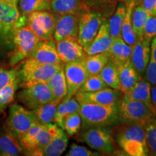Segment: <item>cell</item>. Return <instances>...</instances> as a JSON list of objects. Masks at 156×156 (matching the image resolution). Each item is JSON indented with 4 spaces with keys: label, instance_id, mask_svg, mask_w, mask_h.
Listing matches in <instances>:
<instances>
[{
    "label": "cell",
    "instance_id": "35",
    "mask_svg": "<svg viewBox=\"0 0 156 156\" xmlns=\"http://www.w3.org/2000/svg\"><path fill=\"white\" fill-rule=\"evenodd\" d=\"M82 123L83 122L80 113H74L66 117L64 120L62 129L66 132L67 135L73 136L80 131Z\"/></svg>",
    "mask_w": 156,
    "mask_h": 156
},
{
    "label": "cell",
    "instance_id": "37",
    "mask_svg": "<svg viewBox=\"0 0 156 156\" xmlns=\"http://www.w3.org/2000/svg\"><path fill=\"white\" fill-rule=\"evenodd\" d=\"M156 37V15H149L144 26L143 38L151 41Z\"/></svg>",
    "mask_w": 156,
    "mask_h": 156
},
{
    "label": "cell",
    "instance_id": "38",
    "mask_svg": "<svg viewBox=\"0 0 156 156\" xmlns=\"http://www.w3.org/2000/svg\"><path fill=\"white\" fill-rule=\"evenodd\" d=\"M67 156H96L99 155L98 153L90 151L83 145H77L75 143L72 144L68 153Z\"/></svg>",
    "mask_w": 156,
    "mask_h": 156
},
{
    "label": "cell",
    "instance_id": "22",
    "mask_svg": "<svg viewBox=\"0 0 156 156\" xmlns=\"http://www.w3.org/2000/svg\"><path fill=\"white\" fill-rule=\"evenodd\" d=\"M68 145V136L64 130L58 128L56 133L44 148V155L58 156L65 151Z\"/></svg>",
    "mask_w": 156,
    "mask_h": 156
},
{
    "label": "cell",
    "instance_id": "18",
    "mask_svg": "<svg viewBox=\"0 0 156 156\" xmlns=\"http://www.w3.org/2000/svg\"><path fill=\"white\" fill-rule=\"evenodd\" d=\"M118 70L120 90L123 94H126L141 80V75L138 73L130 61L118 66Z\"/></svg>",
    "mask_w": 156,
    "mask_h": 156
},
{
    "label": "cell",
    "instance_id": "28",
    "mask_svg": "<svg viewBox=\"0 0 156 156\" xmlns=\"http://www.w3.org/2000/svg\"><path fill=\"white\" fill-rule=\"evenodd\" d=\"M80 0H51V9L58 16L69 13L79 12Z\"/></svg>",
    "mask_w": 156,
    "mask_h": 156
},
{
    "label": "cell",
    "instance_id": "15",
    "mask_svg": "<svg viewBox=\"0 0 156 156\" xmlns=\"http://www.w3.org/2000/svg\"><path fill=\"white\" fill-rule=\"evenodd\" d=\"M28 57L41 64H63L58 56L53 38L40 41Z\"/></svg>",
    "mask_w": 156,
    "mask_h": 156
},
{
    "label": "cell",
    "instance_id": "13",
    "mask_svg": "<svg viewBox=\"0 0 156 156\" xmlns=\"http://www.w3.org/2000/svg\"><path fill=\"white\" fill-rule=\"evenodd\" d=\"M75 99L80 103L109 105L119 103L120 90L106 87L94 92H77Z\"/></svg>",
    "mask_w": 156,
    "mask_h": 156
},
{
    "label": "cell",
    "instance_id": "6",
    "mask_svg": "<svg viewBox=\"0 0 156 156\" xmlns=\"http://www.w3.org/2000/svg\"><path fill=\"white\" fill-rule=\"evenodd\" d=\"M80 140L97 152L111 153L115 150V142L106 126H91L81 134Z\"/></svg>",
    "mask_w": 156,
    "mask_h": 156
},
{
    "label": "cell",
    "instance_id": "14",
    "mask_svg": "<svg viewBox=\"0 0 156 156\" xmlns=\"http://www.w3.org/2000/svg\"><path fill=\"white\" fill-rule=\"evenodd\" d=\"M55 43L58 56L63 64L83 60L87 56L77 38H65Z\"/></svg>",
    "mask_w": 156,
    "mask_h": 156
},
{
    "label": "cell",
    "instance_id": "33",
    "mask_svg": "<svg viewBox=\"0 0 156 156\" xmlns=\"http://www.w3.org/2000/svg\"><path fill=\"white\" fill-rule=\"evenodd\" d=\"M145 129L146 142L150 155L156 156V118L150 119L143 124Z\"/></svg>",
    "mask_w": 156,
    "mask_h": 156
},
{
    "label": "cell",
    "instance_id": "21",
    "mask_svg": "<svg viewBox=\"0 0 156 156\" xmlns=\"http://www.w3.org/2000/svg\"><path fill=\"white\" fill-rule=\"evenodd\" d=\"M151 86L152 85L148 81L140 80L129 92L124 94V95L132 100L145 103L147 106L153 109L155 114L151 101Z\"/></svg>",
    "mask_w": 156,
    "mask_h": 156
},
{
    "label": "cell",
    "instance_id": "36",
    "mask_svg": "<svg viewBox=\"0 0 156 156\" xmlns=\"http://www.w3.org/2000/svg\"><path fill=\"white\" fill-rule=\"evenodd\" d=\"M108 87L104 83L100 74L88 75L78 92H94Z\"/></svg>",
    "mask_w": 156,
    "mask_h": 156
},
{
    "label": "cell",
    "instance_id": "5",
    "mask_svg": "<svg viewBox=\"0 0 156 156\" xmlns=\"http://www.w3.org/2000/svg\"><path fill=\"white\" fill-rule=\"evenodd\" d=\"M40 41L28 26L23 25L17 29L13 38L14 50L11 54V65H15L28 57Z\"/></svg>",
    "mask_w": 156,
    "mask_h": 156
},
{
    "label": "cell",
    "instance_id": "25",
    "mask_svg": "<svg viewBox=\"0 0 156 156\" xmlns=\"http://www.w3.org/2000/svg\"><path fill=\"white\" fill-rule=\"evenodd\" d=\"M58 103L56 101H51L33 109L32 112L38 124L46 125L54 123Z\"/></svg>",
    "mask_w": 156,
    "mask_h": 156
},
{
    "label": "cell",
    "instance_id": "29",
    "mask_svg": "<svg viewBox=\"0 0 156 156\" xmlns=\"http://www.w3.org/2000/svg\"><path fill=\"white\" fill-rule=\"evenodd\" d=\"M100 75L108 87L120 90L118 67L112 60H109L106 66L101 70Z\"/></svg>",
    "mask_w": 156,
    "mask_h": 156
},
{
    "label": "cell",
    "instance_id": "24",
    "mask_svg": "<svg viewBox=\"0 0 156 156\" xmlns=\"http://www.w3.org/2000/svg\"><path fill=\"white\" fill-rule=\"evenodd\" d=\"M110 58L108 52L87 55L83 59L87 73L89 75L100 74L101 70L108 63Z\"/></svg>",
    "mask_w": 156,
    "mask_h": 156
},
{
    "label": "cell",
    "instance_id": "7",
    "mask_svg": "<svg viewBox=\"0 0 156 156\" xmlns=\"http://www.w3.org/2000/svg\"><path fill=\"white\" fill-rule=\"evenodd\" d=\"M119 119L124 121L144 123L155 116L153 109L145 103L132 100L123 95L122 100L119 103Z\"/></svg>",
    "mask_w": 156,
    "mask_h": 156
},
{
    "label": "cell",
    "instance_id": "23",
    "mask_svg": "<svg viewBox=\"0 0 156 156\" xmlns=\"http://www.w3.org/2000/svg\"><path fill=\"white\" fill-rule=\"evenodd\" d=\"M80 103L76 100L75 97L71 98L68 100H63L58 104L57 111L54 118V123L58 127L62 129L63 122L66 117L74 113L79 112Z\"/></svg>",
    "mask_w": 156,
    "mask_h": 156
},
{
    "label": "cell",
    "instance_id": "8",
    "mask_svg": "<svg viewBox=\"0 0 156 156\" xmlns=\"http://www.w3.org/2000/svg\"><path fill=\"white\" fill-rule=\"evenodd\" d=\"M28 26L41 41L53 38L56 18L47 10L36 11L28 15Z\"/></svg>",
    "mask_w": 156,
    "mask_h": 156
},
{
    "label": "cell",
    "instance_id": "42",
    "mask_svg": "<svg viewBox=\"0 0 156 156\" xmlns=\"http://www.w3.org/2000/svg\"><path fill=\"white\" fill-rule=\"evenodd\" d=\"M151 57L156 62V37L151 41Z\"/></svg>",
    "mask_w": 156,
    "mask_h": 156
},
{
    "label": "cell",
    "instance_id": "16",
    "mask_svg": "<svg viewBox=\"0 0 156 156\" xmlns=\"http://www.w3.org/2000/svg\"><path fill=\"white\" fill-rule=\"evenodd\" d=\"M151 41L142 38L137 39L132 47L130 62L141 76L145 74L151 58Z\"/></svg>",
    "mask_w": 156,
    "mask_h": 156
},
{
    "label": "cell",
    "instance_id": "2",
    "mask_svg": "<svg viewBox=\"0 0 156 156\" xmlns=\"http://www.w3.org/2000/svg\"><path fill=\"white\" fill-rule=\"evenodd\" d=\"M64 64H41L27 57L21 64L17 78L21 87H26L41 83H47Z\"/></svg>",
    "mask_w": 156,
    "mask_h": 156
},
{
    "label": "cell",
    "instance_id": "32",
    "mask_svg": "<svg viewBox=\"0 0 156 156\" xmlns=\"http://www.w3.org/2000/svg\"><path fill=\"white\" fill-rule=\"evenodd\" d=\"M58 126L55 124H48L46 125H42L36 138V149H41L44 151V148L51 141L54 134L56 133Z\"/></svg>",
    "mask_w": 156,
    "mask_h": 156
},
{
    "label": "cell",
    "instance_id": "31",
    "mask_svg": "<svg viewBox=\"0 0 156 156\" xmlns=\"http://www.w3.org/2000/svg\"><path fill=\"white\" fill-rule=\"evenodd\" d=\"M51 0H20V14L24 16L36 11L47 10L51 8Z\"/></svg>",
    "mask_w": 156,
    "mask_h": 156
},
{
    "label": "cell",
    "instance_id": "11",
    "mask_svg": "<svg viewBox=\"0 0 156 156\" xmlns=\"http://www.w3.org/2000/svg\"><path fill=\"white\" fill-rule=\"evenodd\" d=\"M64 71L67 82V93L63 100H68L75 96L89 75L83 60L64 64Z\"/></svg>",
    "mask_w": 156,
    "mask_h": 156
},
{
    "label": "cell",
    "instance_id": "34",
    "mask_svg": "<svg viewBox=\"0 0 156 156\" xmlns=\"http://www.w3.org/2000/svg\"><path fill=\"white\" fill-rule=\"evenodd\" d=\"M18 86L17 78L11 81L2 88L0 89V112L4 111L14 99L15 91Z\"/></svg>",
    "mask_w": 156,
    "mask_h": 156
},
{
    "label": "cell",
    "instance_id": "10",
    "mask_svg": "<svg viewBox=\"0 0 156 156\" xmlns=\"http://www.w3.org/2000/svg\"><path fill=\"white\" fill-rule=\"evenodd\" d=\"M18 100L29 109H35L54 100L51 91L46 83H41L24 87L18 93Z\"/></svg>",
    "mask_w": 156,
    "mask_h": 156
},
{
    "label": "cell",
    "instance_id": "12",
    "mask_svg": "<svg viewBox=\"0 0 156 156\" xmlns=\"http://www.w3.org/2000/svg\"><path fill=\"white\" fill-rule=\"evenodd\" d=\"M80 12L59 15L56 18L53 34L54 41L57 42L68 38H77Z\"/></svg>",
    "mask_w": 156,
    "mask_h": 156
},
{
    "label": "cell",
    "instance_id": "20",
    "mask_svg": "<svg viewBox=\"0 0 156 156\" xmlns=\"http://www.w3.org/2000/svg\"><path fill=\"white\" fill-rule=\"evenodd\" d=\"M47 85L53 95V101L60 103L67 93V86L64 75V66L54 74L47 83Z\"/></svg>",
    "mask_w": 156,
    "mask_h": 156
},
{
    "label": "cell",
    "instance_id": "41",
    "mask_svg": "<svg viewBox=\"0 0 156 156\" xmlns=\"http://www.w3.org/2000/svg\"><path fill=\"white\" fill-rule=\"evenodd\" d=\"M141 5L149 15H156V0H141Z\"/></svg>",
    "mask_w": 156,
    "mask_h": 156
},
{
    "label": "cell",
    "instance_id": "17",
    "mask_svg": "<svg viewBox=\"0 0 156 156\" xmlns=\"http://www.w3.org/2000/svg\"><path fill=\"white\" fill-rule=\"evenodd\" d=\"M113 41L114 38L109 30L108 20H104L101 24L95 38L90 44L85 48V51L87 55L106 53L110 49Z\"/></svg>",
    "mask_w": 156,
    "mask_h": 156
},
{
    "label": "cell",
    "instance_id": "19",
    "mask_svg": "<svg viewBox=\"0 0 156 156\" xmlns=\"http://www.w3.org/2000/svg\"><path fill=\"white\" fill-rule=\"evenodd\" d=\"M132 52V46H129L122 38H118L114 39L108 54L110 60L118 67L130 61Z\"/></svg>",
    "mask_w": 156,
    "mask_h": 156
},
{
    "label": "cell",
    "instance_id": "4",
    "mask_svg": "<svg viewBox=\"0 0 156 156\" xmlns=\"http://www.w3.org/2000/svg\"><path fill=\"white\" fill-rule=\"evenodd\" d=\"M38 124L32 111L17 103L10 107L7 122V131L10 135L19 139L20 136Z\"/></svg>",
    "mask_w": 156,
    "mask_h": 156
},
{
    "label": "cell",
    "instance_id": "1",
    "mask_svg": "<svg viewBox=\"0 0 156 156\" xmlns=\"http://www.w3.org/2000/svg\"><path fill=\"white\" fill-rule=\"evenodd\" d=\"M111 134L114 142L130 156L149 155L144 125L136 122L124 121L115 126Z\"/></svg>",
    "mask_w": 156,
    "mask_h": 156
},
{
    "label": "cell",
    "instance_id": "40",
    "mask_svg": "<svg viewBox=\"0 0 156 156\" xmlns=\"http://www.w3.org/2000/svg\"><path fill=\"white\" fill-rule=\"evenodd\" d=\"M145 73L147 81L152 85L156 86V62L153 58H150Z\"/></svg>",
    "mask_w": 156,
    "mask_h": 156
},
{
    "label": "cell",
    "instance_id": "27",
    "mask_svg": "<svg viewBox=\"0 0 156 156\" xmlns=\"http://www.w3.org/2000/svg\"><path fill=\"white\" fill-rule=\"evenodd\" d=\"M148 16L149 14L143 8L141 3L134 6L132 13V24L137 39L143 38L144 26Z\"/></svg>",
    "mask_w": 156,
    "mask_h": 156
},
{
    "label": "cell",
    "instance_id": "30",
    "mask_svg": "<svg viewBox=\"0 0 156 156\" xmlns=\"http://www.w3.org/2000/svg\"><path fill=\"white\" fill-rule=\"evenodd\" d=\"M23 147L17 138L10 134L0 136V155L13 156L19 155Z\"/></svg>",
    "mask_w": 156,
    "mask_h": 156
},
{
    "label": "cell",
    "instance_id": "26",
    "mask_svg": "<svg viewBox=\"0 0 156 156\" xmlns=\"http://www.w3.org/2000/svg\"><path fill=\"white\" fill-rule=\"evenodd\" d=\"M126 15V5L124 2L119 3L116 12L108 20L109 30L113 38H122V28Z\"/></svg>",
    "mask_w": 156,
    "mask_h": 156
},
{
    "label": "cell",
    "instance_id": "39",
    "mask_svg": "<svg viewBox=\"0 0 156 156\" xmlns=\"http://www.w3.org/2000/svg\"><path fill=\"white\" fill-rule=\"evenodd\" d=\"M17 79V71L15 69H5L0 68V89Z\"/></svg>",
    "mask_w": 156,
    "mask_h": 156
},
{
    "label": "cell",
    "instance_id": "43",
    "mask_svg": "<svg viewBox=\"0 0 156 156\" xmlns=\"http://www.w3.org/2000/svg\"><path fill=\"white\" fill-rule=\"evenodd\" d=\"M151 101L156 115V86H151Z\"/></svg>",
    "mask_w": 156,
    "mask_h": 156
},
{
    "label": "cell",
    "instance_id": "9",
    "mask_svg": "<svg viewBox=\"0 0 156 156\" xmlns=\"http://www.w3.org/2000/svg\"><path fill=\"white\" fill-rule=\"evenodd\" d=\"M103 21L102 15L95 12H86L80 15L77 38L84 49L95 38Z\"/></svg>",
    "mask_w": 156,
    "mask_h": 156
},
{
    "label": "cell",
    "instance_id": "3",
    "mask_svg": "<svg viewBox=\"0 0 156 156\" xmlns=\"http://www.w3.org/2000/svg\"><path fill=\"white\" fill-rule=\"evenodd\" d=\"M80 114L84 125L91 126H107L119 120V103L109 105L80 103Z\"/></svg>",
    "mask_w": 156,
    "mask_h": 156
}]
</instances>
